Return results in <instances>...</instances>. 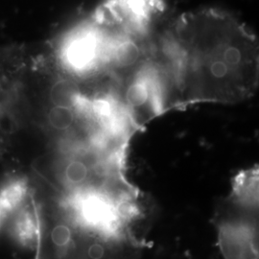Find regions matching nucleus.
Wrapping results in <instances>:
<instances>
[{
	"label": "nucleus",
	"instance_id": "obj_2",
	"mask_svg": "<svg viewBox=\"0 0 259 259\" xmlns=\"http://www.w3.org/2000/svg\"><path fill=\"white\" fill-rule=\"evenodd\" d=\"M29 183L37 219L36 259H139V239L93 228L46 185Z\"/></svg>",
	"mask_w": 259,
	"mask_h": 259
},
{
	"label": "nucleus",
	"instance_id": "obj_3",
	"mask_svg": "<svg viewBox=\"0 0 259 259\" xmlns=\"http://www.w3.org/2000/svg\"><path fill=\"white\" fill-rule=\"evenodd\" d=\"M225 259H258V168L241 171L215 214Z\"/></svg>",
	"mask_w": 259,
	"mask_h": 259
},
{
	"label": "nucleus",
	"instance_id": "obj_6",
	"mask_svg": "<svg viewBox=\"0 0 259 259\" xmlns=\"http://www.w3.org/2000/svg\"><path fill=\"white\" fill-rule=\"evenodd\" d=\"M30 198V183L28 177L8 178L0 185V211L4 218L12 216Z\"/></svg>",
	"mask_w": 259,
	"mask_h": 259
},
{
	"label": "nucleus",
	"instance_id": "obj_1",
	"mask_svg": "<svg viewBox=\"0 0 259 259\" xmlns=\"http://www.w3.org/2000/svg\"><path fill=\"white\" fill-rule=\"evenodd\" d=\"M176 93L177 109L197 103H237L258 85L256 36L232 15L204 9L180 16L156 34Z\"/></svg>",
	"mask_w": 259,
	"mask_h": 259
},
{
	"label": "nucleus",
	"instance_id": "obj_7",
	"mask_svg": "<svg viewBox=\"0 0 259 259\" xmlns=\"http://www.w3.org/2000/svg\"><path fill=\"white\" fill-rule=\"evenodd\" d=\"M3 219H4V216H3V214L1 213V211H0V225L2 224V221H3Z\"/></svg>",
	"mask_w": 259,
	"mask_h": 259
},
{
	"label": "nucleus",
	"instance_id": "obj_5",
	"mask_svg": "<svg viewBox=\"0 0 259 259\" xmlns=\"http://www.w3.org/2000/svg\"><path fill=\"white\" fill-rule=\"evenodd\" d=\"M125 27L151 34L152 26L163 11L162 0H107L102 6Z\"/></svg>",
	"mask_w": 259,
	"mask_h": 259
},
{
	"label": "nucleus",
	"instance_id": "obj_4",
	"mask_svg": "<svg viewBox=\"0 0 259 259\" xmlns=\"http://www.w3.org/2000/svg\"><path fill=\"white\" fill-rule=\"evenodd\" d=\"M35 155L22 111V79L16 46H0V156L28 170Z\"/></svg>",
	"mask_w": 259,
	"mask_h": 259
}]
</instances>
